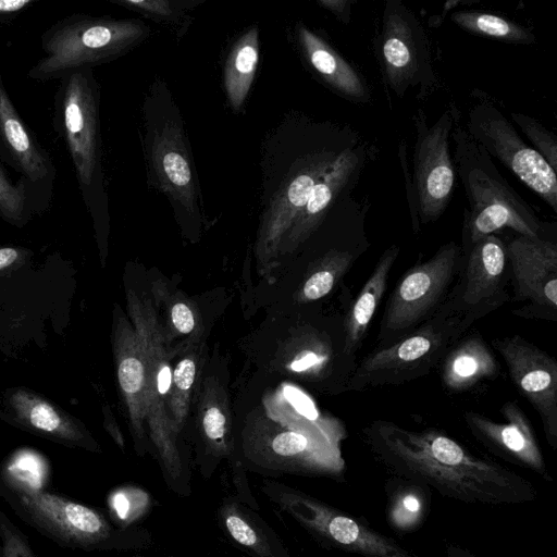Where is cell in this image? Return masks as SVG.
Wrapping results in <instances>:
<instances>
[{
  "label": "cell",
  "instance_id": "ffe728a7",
  "mask_svg": "<svg viewBox=\"0 0 557 557\" xmlns=\"http://www.w3.org/2000/svg\"><path fill=\"white\" fill-rule=\"evenodd\" d=\"M224 532L255 557H288L275 532L248 506L234 497L222 500L218 510Z\"/></svg>",
  "mask_w": 557,
  "mask_h": 557
},
{
  "label": "cell",
  "instance_id": "30bf717a",
  "mask_svg": "<svg viewBox=\"0 0 557 557\" xmlns=\"http://www.w3.org/2000/svg\"><path fill=\"white\" fill-rule=\"evenodd\" d=\"M485 151L557 212L556 171L520 137L513 124L490 101L473 103L465 125Z\"/></svg>",
  "mask_w": 557,
  "mask_h": 557
},
{
  "label": "cell",
  "instance_id": "277c9868",
  "mask_svg": "<svg viewBox=\"0 0 557 557\" xmlns=\"http://www.w3.org/2000/svg\"><path fill=\"white\" fill-rule=\"evenodd\" d=\"M52 124L70 154L83 201L97 220L106 200L101 171L99 87L91 69L78 70L59 79Z\"/></svg>",
  "mask_w": 557,
  "mask_h": 557
},
{
  "label": "cell",
  "instance_id": "5bb4252c",
  "mask_svg": "<svg viewBox=\"0 0 557 557\" xmlns=\"http://www.w3.org/2000/svg\"><path fill=\"white\" fill-rule=\"evenodd\" d=\"M20 504L39 528L69 544L99 547L116 533L98 510L55 494L22 490Z\"/></svg>",
  "mask_w": 557,
  "mask_h": 557
},
{
  "label": "cell",
  "instance_id": "603a6c76",
  "mask_svg": "<svg viewBox=\"0 0 557 557\" xmlns=\"http://www.w3.org/2000/svg\"><path fill=\"white\" fill-rule=\"evenodd\" d=\"M16 418L27 426L70 443H81L84 434L74 421L36 394L17 389L10 396Z\"/></svg>",
  "mask_w": 557,
  "mask_h": 557
},
{
  "label": "cell",
  "instance_id": "d6986e66",
  "mask_svg": "<svg viewBox=\"0 0 557 557\" xmlns=\"http://www.w3.org/2000/svg\"><path fill=\"white\" fill-rule=\"evenodd\" d=\"M442 383L450 392H465L498 376L500 366L480 333L460 337L447 351L441 369Z\"/></svg>",
  "mask_w": 557,
  "mask_h": 557
},
{
  "label": "cell",
  "instance_id": "b9f144b4",
  "mask_svg": "<svg viewBox=\"0 0 557 557\" xmlns=\"http://www.w3.org/2000/svg\"><path fill=\"white\" fill-rule=\"evenodd\" d=\"M0 557H2V555H0Z\"/></svg>",
  "mask_w": 557,
  "mask_h": 557
},
{
  "label": "cell",
  "instance_id": "74e56055",
  "mask_svg": "<svg viewBox=\"0 0 557 557\" xmlns=\"http://www.w3.org/2000/svg\"><path fill=\"white\" fill-rule=\"evenodd\" d=\"M196 367L189 359L182 360L174 370L173 380L181 389H188L195 379Z\"/></svg>",
  "mask_w": 557,
  "mask_h": 557
},
{
  "label": "cell",
  "instance_id": "cb8c5ba5",
  "mask_svg": "<svg viewBox=\"0 0 557 557\" xmlns=\"http://www.w3.org/2000/svg\"><path fill=\"white\" fill-rule=\"evenodd\" d=\"M259 30L252 27L233 46L224 69V86L231 106L238 110L252 84L259 59Z\"/></svg>",
  "mask_w": 557,
  "mask_h": 557
},
{
  "label": "cell",
  "instance_id": "52a82bcc",
  "mask_svg": "<svg viewBox=\"0 0 557 557\" xmlns=\"http://www.w3.org/2000/svg\"><path fill=\"white\" fill-rule=\"evenodd\" d=\"M261 490L321 544L359 557H417L366 520L305 492L267 481Z\"/></svg>",
  "mask_w": 557,
  "mask_h": 557
},
{
  "label": "cell",
  "instance_id": "3957f363",
  "mask_svg": "<svg viewBox=\"0 0 557 557\" xmlns=\"http://www.w3.org/2000/svg\"><path fill=\"white\" fill-rule=\"evenodd\" d=\"M146 32V25L137 21L82 13L64 16L41 34L45 57L30 67L27 76L44 83L91 69L126 52Z\"/></svg>",
  "mask_w": 557,
  "mask_h": 557
},
{
  "label": "cell",
  "instance_id": "83f0119b",
  "mask_svg": "<svg viewBox=\"0 0 557 557\" xmlns=\"http://www.w3.org/2000/svg\"><path fill=\"white\" fill-rule=\"evenodd\" d=\"M112 515L121 523H131L141 517L149 507L150 497L143 490L126 487L116 490L109 499Z\"/></svg>",
  "mask_w": 557,
  "mask_h": 557
},
{
  "label": "cell",
  "instance_id": "f546056e",
  "mask_svg": "<svg viewBox=\"0 0 557 557\" xmlns=\"http://www.w3.org/2000/svg\"><path fill=\"white\" fill-rule=\"evenodd\" d=\"M284 396L296 411L307 420L314 422L319 419V411L314 403L302 391L287 385L284 387Z\"/></svg>",
  "mask_w": 557,
  "mask_h": 557
},
{
  "label": "cell",
  "instance_id": "ac0fdd59",
  "mask_svg": "<svg viewBox=\"0 0 557 557\" xmlns=\"http://www.w3.org/2000/svg\"><path fill=\"white\" fill-rule=\"evenodd\" d=\"M151 160L161 188L187 210H195L196 193L182 129L166 122L156 133Z\"/></svg>",
  "mask_w": 557,
  "mask_h": 557
},
{
  "label": "cell",
  "instance_id": "7c38bea8",
  "mask_svg": "<svg viewBox=\"0 0 557 557\" xmlns=\"http://www.w3.org/2000/svg\"><path fill=\"white\" fill-rule=\"evenodd\" d=\"M509 280L515 301L524 306L512 311L525 319H557V244L544 236L518 235L506 244Z\"/></svg>",
  "mask_w": 557,
  "mask_h": 557
},
{
  "label": "cell",
  "instance_id": "8d00e7d4",
  "mask_svg": "<svg viewBox=\"0 0 557 557\" xmlns=\"http://www.w3.org/2000/svg\"><path fill=\"white\" fill-rule=\"evenodd\" d=\"M172 321L174 326L183 334L191 332L195 320L190 309L184 304H176L172 309Z\"/></svg>",
  "mask_w": 557,
  "mask_h": 557
},
{
  "label": "cell",
  "instance_id": "ba28073f",
  "mask_svg": "<svg viewBox=\"0 0 557 557\" xmlns=\"http://www.w3.org/2000/svg\"><path fill=\"white\" fill-rule=\"evenodd\" d=\"M376 42L385 85L396 97L409 90L425 97L435 88L426 32L400 0L385 2Z\"/></svg>",
  "mask_w": 557,
  "mask_h": 557
},
{
  "label": "cell",
  "instance_id": "6da1fadb",
  "mask_svg": "<svg viewBox=\"0 0 557 557\" xmlns=\"http://www.w3.org/2000/svg\"><path fill=\"white\" fill-rule=\"evenodd\" d=\"M362 440L389 476L424 483L443 497L485 506L522 505L537 498L535 486L524 476L437 429L411 430L374 420L362 429Z\"/></svg>",
  "mask_w": 557,
  "mask_h": 557
},
{
  "label": "cell",
  "instance_id": "8992f818",
  "mask_svg": "<svg viewBox=\"0 0 557 557\" xmlns=\"http://www.w3.org/2000/svg\"><path fill=\"white\" fill-rule=\"evenodd\" d=\"M462 250L448 242L426 261L416 263L391 294L379 332L384 346L431 320L448 301L458 281Z\"/></svg>",
  "mask_w": 557,
  "mask_h": 557
},
{
  "label": "cell",
  "instance_id": "ab89813d",
  "mask_svg": "<svg viewBox=\"0 0 557 557\" xmlns=\"http://www.w3.org/2000/svg\"><path fill=\"white\" fill-rule=\"evenodd\" d=\"M445 554L447 557H479L471 550L456 544H446Z\"/></svg>",
  "mask_w": 557,
  "mask_h": 557
},
{
  "label": "cell",
  "instance_id": "60d3db41",
  "mask_svg": "<svg viewBox=\"0 0 557 557\" xmlns=\"http://www.w3.org/2000/svg\"><path fill=\"white\" fill-rule=\"evenodd\" d=\"M171 384V371L168 367H163L158 375V391L165 394Z\"/></svg>",
  "mask_w": 557,
  "mask_h": 557
},
{
  "label": "cell",
  "instance_id": "d590c367",
  "mask_svg": "<svg viewBox=\"0 0 557 557\" xmlns=\"http://www.w3.org/2000/svg\"><path fill=\"white\" fill-rule=\"evenodd\" d=\"M329 354L306 351L299 358H297L290 366L295 372H302L312 368H320L326 361H329Z\"/></svg>",
  "mask_w": 557,
  "mask_h": 557
},
{
  "label": "cell",
  "instance_id": "836d02e7",
  "mask_svg": "<svg viewBox=\"0 0 557 557\" xmlns=\"http://www.w3.org/2000/svg\"><path fill=\"white\" fill-rule=\"evenodd\" d=\"M203 428L210 440H220L225 433V417L218 408H209L203 417Z\"/></svg>",
  "mask_w": 557,
  "mask_h": 557
},
{
  "label": "cell",
  "instance_id": "9a60e30c",
  "mask_svg": "<svg viewBox=\"0 0 557 557\" xmlns=\"http://www.w3.org/2000/svg\"><path fill=\"white\" fill-rule=\"evenodd\" d=\"M500 414L504 421L497 422L470 410L463 419L473 437L490 453L553 482L533 428L518 403H504Z\"/></svg>",
  "mask_w": 557,
  "mask_h": 557
},
{
  "label": "cell",
  "instance_id": "4dcf8cb0",
  "mask_svg": "<svg viewBox=\"0 0 557 557\" xmlns=\"http://www.w3.org/2000/svg\"><path fill=\"white\" fill-rule=\"evenodd\" d=\"M112 2L132 10L145 12L156 17H169L173 14L171 3L166 0H119Z\"/></svg>",
  "mask_w": 557,
  "mask_h": 557
},
{
  "label": "cell",
  "instance_id": "d4e9b609",
  "mask_svg": "<svg viewBox=\"0 0 557 557\" xmlns=\"http://www.w3.org/2000/svg\"><path fill=\"white\" fill-rule=\"evenodd\" d=\"M450 21L475 36L511 44L531 45L535 36L531 29L507 17L481 11H456Z\"/></svg>",
  "mask_w": 557,
  "mask_h": 557
},
{
  "label": "cell",
  "instance_id": "44dd1931",
  "mask_svg": "<svg viewBox=\"0 0 557 557\" xmlns=\"http://www.w3.org/2000/svg\"><path fill=\"white\" fill-rule=\"evenodd\" d=\"M400 247L392 245L381 255L369 278L366 281L357 298L352 302L346 323L344 354L352 358L368 332L370 323L386 292L387 281Z\"/></svg>",
  "mask_w": 557,
  "mask_h": 557
},
{
  "label": "cell",
  "instance_id": "e575fe53",
  "mask_svg": "<svg viewBox=\"0 0 557 557\" xmlns=\"http://www.w3.org/2000/svg\"><path fill=\"white\" fill-rule=\"evenodd\" d=\"M355 0H319L318 4L330 11L343 24L350 22L351 5Z\"/></svg>",
  "mask_w": 557,
  "mask_h": 557
},
{
  "label": "cell",
  "instance_id": "9c48e42d",
  "mask_svg": "<svg viewBox=\"0 0 557 557\" xmlns=\"http://www.w3.org/2000/svg\"><path fill=\"white\" fill-rule=\"evenodd\" d=\"M458 115V110L451 106L429 125L422 109L416 113L410 182L419 226L437 221L453 197L456 171L450 138Z\"/></svg>",
  "mask_w": 557,
  "mask_h": 557
},
{
  "label": "cell",
  "instance_id": "2e32d148",
  "mask_svg": "<svg viewBox=\"0 0 557 557\" xmlns=\"http://www.w3.org/2000/svg\"><path fill=\"white\" fill-rule=\"evenodd\" d=\"M0 160L21 174L46 207L50 205L55 165L14 106L0 66Z\"/></svg>",
  "mask_w": 557,
  "mask_h": 557
},
{
  "label": "cell",
  "instance_id": "d6a6232c",
  "mask_svg": "<svg viewBox=\"0 0 557 557\" xmlns=\"http://www.w3.org/2000/svg\"><path fill=\"white\" fill-rule=\"evenodd\" d=\"M36 2L37 0H0V24L15 21Z\"/></svg>",
  "mask_w": 557,
  "mask_h": 557
},
{
  "label": "cell",
  "instance_id": "f1b7e54d",
  "mask_svg": "<svg viewBox=\"0 0 557 557\" xmlns=\"http://www.w3.org/2000/svg\"><path fill=\"white\" fill-rule=\"evenodd\" d=\"M117 377L126 394H135L141 388L144 382V367L135 358H125L119 364Z\"/></svg>",
  "mask_w": 557,
  "mask_h": 557
},
{
  "label": "cell",
  "instance_id": "484cf974",
  "mask_svg": "<svg viewBox=\"0 0 557 557\" xmlns=\"http://www.w3.org/2000/svg\"><path fill=\"white\" fill-rule=\"evenodd\" d=\"M47 208L24 180L13 182L0 161V218L14 226H23L33 213Z\"/></svg>",
  "mask_w": 557,
  "mask_h": 557
},
{
  "label": "cell",
  "instance_id": "8fae6325",
  "mask_svg": "<svg viewBox=\"0 0 557 557\" xmlns=\"http://www.w3.org/2000/svg\"><path fill=\"white\" fill-rule=\"evenodd\" d=\"M461 250V271L445 307L470 326L509 300V269L506 244L496 234Z\"/></svg>",
  "mask_w": 557,
  "mask_h": 557
},
{
  "label": "cell",
  "instance_id": "e0dca14e",
  "mask_svg": "<svg viewBox=\"0 0 557 557\" xmlns=\"http://www.w3.org/2000/svg\"><path fill=\"white\" fill-rule=\"evenodd\" d=\"M297 37L308 63L329 87L354 103L370 102V88L361 72L326 40L304 24L297 26Z\"/></svg>",
  "mask_w": 557,
  "mask_h": 557
},
{
  "label": "cell",
  "instance_id": "7402d4cb",
  "mask_svg": "<svg viewBox=\"0 0 557 557\" xmlns=\"http://www.w3.org/2000/svg\"><path fill=\"white\" fill-rule=\"evenodd\" d=\"M385 517L397 534L414 533L425 523L432 502V490L424 483L388 476L384 483Z\"/></svg>",
  "mask_w": 557,
  "mask_h": 557
},
{
  "label": "cell",
  "instance_id": "f35d334b",
  "mask_svg": "<svg viewBox=\"0 0 557 557\" xmlns=\"http://www.w3.org/2000/svg\"><path fill=\"white\" fill-rule=\"evenodd\" d=\"M25 252L16 247H0V271L8 269L22 260Z\"/></svg>",
  "mask_w": 557,
  "mask_h": 557
},
{
  "label": "cell",
  "instance_id": "1f68e13d",
  "mask_svg": "<svg viewBox=\"0 0 557 557\" xmlns=\"http://www.w3.org/2000/svg\"><path fill=\"white\" fill-rule=\"evenodd\" d=\"M2 557H35L27 543L14 531L1 528Z\"/></svg>",
  "mask_w": 557,
  "mask_h": 557
},
{
  "label": "cell",
  "instance_id": "7a4b0ae2",
  "mask_svg": "<svg viewBox=\"0 0 557 557\" xmlns=\"http://www.w3.org/2000/svg\"><path fill=\"white\" fill-rule=\"evenodd\" d=\"M451 140L454 166L467 196L462 249L481 238L510 228L518 235L543 236L542 222L532 208L502 176L492 157L456 119Z\"/></svg>",
  "mask_w": 557,
  "mask_h": 557
},
{
  "label": "cell",
  "instance_id": "5b68a950",
  "mask_svg": "<svg viewBox=\"0 0 557 557\" xmlns=\"http://www.w3.org/2000/svg\"><path fill=\"white\" fill-rule=\"evenodd\" d=\"M469 327L444 306L411 333L366 356L355 366L348 387L363 391L398 385L426 375Z\"/></svg>",
  "mask_w": 557,
  "mask_h": 557
},
{
  "label": "cell",
  "instance_id": "4316f807",
  "mask_svg": "<svg viewBox=\"0 0 557 557\" xmlns=\"http://www.w3.org/2000/svg\"><path fill=\"white\" fill-rule=\"evenodd\" d=\"M510 117L521 129L525 137L532 143L544 160L555 171L557 170V137L547 129L541 122L524 113L511 112Z\"/></svg>",
  "mask_w": 557,
  "mask_h": 557
},
{
  "label": "cell",
  "instance_id": "4fadbf2b",
  "mask_svg": "<svg viewBox=\"0 0 557 557\" xmlns=\"http://www.w3.org/2000/svg\"><path fill=\"white\" fill-rule=\"evenodd\" d=\"M511 381L537 412L545 438L557 449V361L519 334L493 339Z\"/></svg>",
  "mask_w": 557,
  "mask_h": 557
}]
</instances>
